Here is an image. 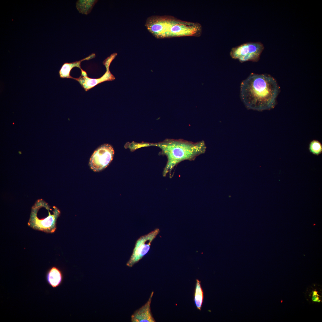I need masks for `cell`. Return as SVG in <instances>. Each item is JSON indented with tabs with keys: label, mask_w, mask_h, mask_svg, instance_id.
I'll use <instances>...</instances> for the list:
<instances>
[{
	"label": "cell",
	"mask_w": 322,
	"mask_h": 322,
	"mask_svg": "<svg viewBox=\"0 0 322 322\" xmlns=\"http://www.w3.org/2000/svg\"><path fill=\"white\" fill-rule=\"evenodd\" d=\"M114 154V150L110 145H101L91 157L89 161L91 169L95 171H99L105 168L112 160Z\"/></svg>",
	"instance_id": "52a82bcc"
},
{
	"label": "cell",
	"mask_w": 322,
	"mask_h": 322,
	"mask_svg": "<svg viewBox=\"0 0 322 322\" xmlns=\"http://www.w3.org/2000/svg\"><path fill=\"white\" fill-rule=\"evenodd\" d=\"M155 146L159 147L162 153L165 155L167 162L163 172L164 176L171 172L178 163L185 160H193L204 153L206 146L203 141L194 143L182 139H166L156 143L134 142V150L142 147Z\"/></svg>",
	"instance_id": "7a4b0ae2"
},
{
	"label": "cell",
	"mask_w": 322,
	"mask_h": 322,
	"mask_svg": "<svg viewBox=\"0 0 322 322\" xmlns=\"http://www.w3.org/2000/svg\"><path fill=\"white\" fill-rule=\"evenodd\" d=\"M203 298V292L200 281L197 279L194 294V301L197 309L201 310Z\"/></svg>",
	"instance_id": "4fadbf2b"
},
{
	"label": "cell",
	"mask_w": 322,
	"mask_h": 322,
	"mask_svg": "<svg viewBox=\"0 0 322 322\" xmlns=\"http://www.w3.org/2000/svg\"><path fill=\"white\" fill-rule=\"evenodd\" d=\"M309 149L310 152L313 154L319 155L322 151V145L319 141L313 140L310 142Z\"/></svg>",
	"instance_id": "5bb4252c"
},
{
	"label": "cell",
	"mask_w": 322,
	"mask_h": 322,
	"mask_svg": "<svg viewBox=\"0 0 322 322\" xmlns=\"http://www.w3.org/2000/svg\"><path fill=\"white\" fill-rule=\"evenodd\" d=\"M145 26L159 38L183 36H200L202 27L198 23L183 21L170 16H152L147 20Z\"/></svg>",
	"instance_id": "3957f363"
},
{
	"label": "cell",
	"mask_w": 322,
	"mask_h": 322,
	"mask_svg": "<svg viewBox=\"0 0 322 322\" xmlns=\"http://www.w3.org/2000/svg\"><path fill=\"white\" fill-rule=\"evenodd\" d=\"M154 294L152 292L147 302L136 310L131 316L132 322H154L151 313L150 305Z\"/></svg>",
	"instance_id": "9c48e42d"
},
{
	"label": "cell",
	"mask_w": 322,
	"mask_h": 322,
	"mask_svg": "<svg viewBox=\"0 0 322 322\" xmlns=\"http://www.w3.org/2000/svg\"><path fill=\"white\" fill-rule=\"evenodd\" d=\"M60 214L56 207L52 208L43 199H38L32 207L28 225L35 230L53 233L56 229L57 220Z\"/></svg>",
	"instance_id": "277c9868"
},
{
	"label": "cell",
	"mask_w": 322,
	"mask_h": 322,
	"mask_svg": "<svg viewBox=\"0 0 322 322\" xmlns=\"http://www.w3.org/2000/svg\"><path fill=\"white\" fill-rule=\"evenodd\" d=\"M97 0H78L76 3V7L79 12L87 15L90 13L93 7L97 2Z\"/></svg>",
	"instance_id": "7c38bea8"
},
{
	"label": "cell",
	"mask_w": 322,
	"mask_h": 322,
	"mask_svg": "<svg viewBox=\"0 0 322 322\" xmlns=\"http://www.w3.org/2000/svg\"><path fill=\"white\" fill-rule=\"evenodd\" d=\"M264 48L260 42H249L233 48L230 55L233 58L243 62L248 61H257Z\"/></svg>",
	"instance_id": "5b68a950"
},
{
	"label": "cell",
	"mask_w": 322,
	"mask_h": 322,
	"mask_svg": "<svg viewBox=\"0 0 322 322\" xmlns=\"http://www.w3.org/2000/svg\"><path fill=\"white\" fill-rule=\"evenodd\" d=\"M160 231L156 228L148 234L140 237L136 241L135 247L126 265L131 267L140 260L148 252L152 242Z\"/></svg>",
	"instance_id": "8992f818"
},
{
	"label": "cell",
	"mask_w": 322,
	"mask_h": 322,
	"mask_svg": "<svg viewBox=\"0 0 322 322\" xmlns=\"http://www.w3.org/2000/svg\"><path fill=\"white\" fill-rule=\"evenodd\" d=\"M110 63L107 61L103 62V64L107 68V71L105 74L100 78L93 79L89 78L88 77L86 72L82 69L81 76L78 78H74V79L77 81L86 91L102 82L113 80L114 78L109 70V66Z\"/></svg>",
	"instance_id": "ba28073f"
},
{
	"label": "cell",
	"mask_w": 322,
	"mask_h": 322,
	"mask_svg": "<svg viewBox=\"0 0 322 322\" xmlns=\"http://www.w3.org/2000/svg\"><path fill=\"white\" fill-rule=\"evenodd\" d=\"M63 275L62 271L57 267H53L47 271L46 278L48 284L53 288L59 287L63 280Z\"/></svg>",
	"instance_id": "8fae6325"
},
{
	"label": "cell",
	"mask_w": 322,
	"mask_h": 322,
	"mask_svg": "<svg viewBox=\"0 0 322 322\" xmlns=\"http://www.w3.org/2000/svg\"><path fill=\"white\" fill-rule=\"evenodd\" d=\"M279 91L275 80L264 75H250L243 82L241 88L242 98L246 106L258 111L273 108Z\"/></svg>",
	"instance_id": "6da1fadb"
},
{
	"label": "cell",
	"mask_w": 322,
	"mask_h": 322,
	"mask_svg": "<svg viewBox=\"0 0 322 322\" xmlns=\"http://www.w3.org/2000/svg\"><path fill=\"white\" fill-rule=\"evenodd\" d=\"M95 57V54L92 53L80 60L71 63L66 62L64 63L59 71V74L60 77L61 78H68L74 79V78L72 77L70 75L71 69L73 67H77L81 70L82 69L81 67L80 64L82 61L85 60H89L94 58Z\"/></svg>",
	"instance_id": "30bf717a"
}]
</instances>
